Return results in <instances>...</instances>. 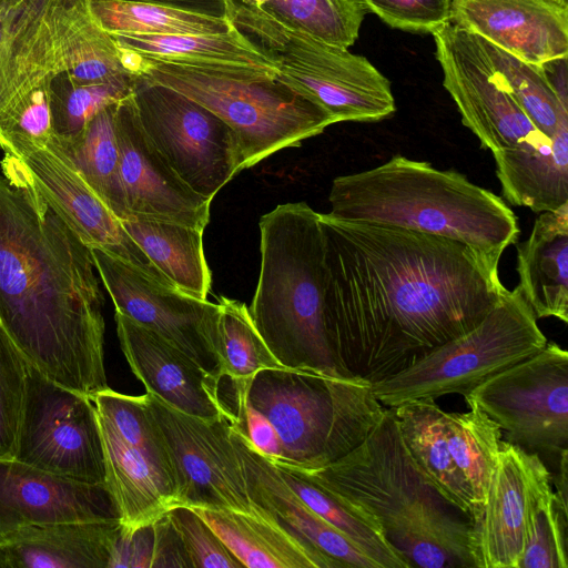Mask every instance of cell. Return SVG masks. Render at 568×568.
Instances as JSON below:
<instances>
[{
	"label": "cell",
	"mask_w": 568,
	"mask_h": 568,
	"mask_svg": "<svg viewBox=\"0 0 568 568\" xmlns=\"http://www.w3.org/2000/svg\"><path fill=\"white\" fill-rule=\"evenodd\" d=\"M336 369L372 384L476 327L506 290L465 244L320 213Z\"/></svg>",
	"instance_id": "obj_1"
},
{
	"label": "cell",
	"mask_w": 568,
	"mask_h": 568,
	"mask_svg": "<svg viewBox=\"0 0 568 568\" xmlns=\"http://www.w3.org/2000/svg\"><path fill=\"white\" fill-rule=\"evenodd\" d=\"M88 247L33 183L0 162V318L26 362L92 396L108 388L103 295Z\"/></svg>",
	"instance_id": "obj_2"
},
{
	"label": "cell",
	"mask_w": 568,
	"mask_h": 568,
	"mask_svg": "<svg viewBox=\"0 0 568 568\" xmlns=\"http://www.w3.org/2000/svg\"><path fill=\"white\" fill-rule=\"evenodd\" d=\"M295 469L373 519L410 567H474L471 521L425 479L392 408L348 454L321 468Z\"/></svg>",
	"instance_id": "obj_3"
},
{
	"label": "cell",
	"mask_w": 568,
	"mask_h": 568,
	"mask_svg": "<svg viewBox=\"0 0 568 568\" xmlns=\"http://www.w3.org/2000/svg\"><path fill=\"white\" fill-rule=\"evenodd\" d=\"M329 215L447 237L468 246L498 273L516 244L518 220L506 202L455 170L395 155L385 163L333 180Z\"/></svg>",
	"instance_id": "obj_4"
},
{
	"label": "cell",
	"mask_w": 568,
	"mask_h": 568,
	"mask_svg": "<svg viewBox=\"0 0 568 568\" xmlns=\"http://www.w3.org/2000/svg\"><path fill=\"white\" fill-rule=\"evenodd\" d=\"M261 265L248 307L275 358L291 369L338 374L325 321V245L320 213L305 202L260 220Z\"/></svg>",
	"instance_id": "obj_5"
},
{
	"label": "cell",
	"mask_w": 568,
	"mask_h": 568,
	"mask_svg": "<svg viewBox=\"0 0 568 568\" xmlns=\"http://www.w3.org/2000/svg\"><path fill=\"white\" fill-rule=\"evenodd\" d=\"M222 385L242 396L273 425L281 458L298 469L324 467L358 446L383 416L373 384L361 377L270 368L241 384Z\"/></svg>",
	"instance_id": "obj_6"
},
{
	"label": "cell",
	"mask_w": 568,
	"mask_h": 568,
	"mask_svg": "<svg viewBox=\"0 0 568 568\" xmlns=\"http://www.w3.org/2000/svg\"><path fill=\"white\" fill-rule=\"evenodd\" d=\"M122 50L133 74L173 88L220 116L237 136L242 170L335 123L274 70L178 64Z\"/></svg>",
	"instance_id": "obj_7"
},
{
	"label": "cell",
	"mask_w": 568,
	"mask_h": 568,
	"mask_svg": "<svg viewBox=\"0 0 568 568\" xmlns=\"http://www.w3.org/2000/svg\"><path fill=\"white\" fill-rule=\"evenodd\" d=\"M229 21L286 84L335 123L375 122L396 110L390 83L365 57L292 30L261 9L232 0Z\"/></svg>",
	"instance_id": "obj_8"
},
{
	"label": "cell",
	"mask_w": 568,
	"mask_h": 568,
	"mask_svg": "<svg viewBox=\"0 0 568 568\" xmlns=\"http://www.w3.org/2000/svg\"><path fill=\"white\" fill-rule=\"evenodd\" d=\"M546 344L534 312L516 286L503 292L476 327L414 365L374 383L373 392L389 408L449 394L465 397L493 375L538 353Z\"/></svg>",
	"instance_id": "obj_9"
},
{
	"label": "cell",
	"mask_w": 568,
	"mask_h": 568,
	"mask_svg": "<svg viewBox=\"0 0 568 568\" xmlns=\"http://www.w3.org/2000/svg\"><path fill=\"white\" fill-rule=\"evenodd\" d=\"M103 448L105 485L120 524L132 530L149 525L179 504L175 467L145 394L110 387L91 396Z\"/></svg>",
	"instance_id": "obj_10"
},
{
	"label": "cell",
	"mask_w": 568,
	"mask_h": 568,
	"mask_svg": "<svg viewBox=\"0 0 568 568\" xmlns=\"http://www.w3.org/2000/svg\"><path fill=\"white\" fill-rule=\"evenodd\" d=\"M132 95L144 133L196 194L212 201L242 171L237 136L214 112L142 75Z\"/></svg>",
	"instance_id": "obj_11"
},
{
	"label": "cell",
	"mask_w": 568,
	"mask_h": 568,
	"mask_svg": "<svg viewBox=\"0 0 568 568\" xmlns=\"http://www.w3.org/2000/svg\"><path fill=\"white\" fill-rule=\"evenodd\" d=\"M464 398L506 433L507 443L557 457L568 448V353L554 342Z\"/></svg>",
	"instance_id": "obj_12"
},
{
	"label": "cell",
	"mask_w": 568,
	"mask_h": 568,
	"mask_svg": "<svg viewBox=\"0 0 568 568\" xmlns=\"http://www.w3.org/2000/svg\"><path fill=\"white\" fill-rule=\"evenodd\" d=\"M443 85L465 126L491 153L538 150L552 139L539 131L493 65L479 38L448 22L433 33Z\"/></svg>",
	"instance_id": "obj_13"
},
{
	"label": "cell",
	"mask_w": 568,
	"mask_h": 568,
	"mask_svg": "<svg viewBox=\"0 0 568 568\" xmlns=\"http://www.w3.org/2000/svg\"><path fill=\"white\" fill-rule=\"evenodd\" d=\"M14 459L69 479L105 484L91 397L53 383L29 365Z\"/></svg>",
	"instance_id": "obj_14"
},
{
	"label": "cell",
	"mask_w": 568,
	"mask_h": 568,
	"mask_svg": "<svg viewBox=\"0 0 568 568\" xmlns=\"http://www.w3.org/2000/svg\"><path fill=\"white\" fill-rule=\"evenodd\" d=\"M145 399L175 467L178 506L256 514L232 440L231 419L191 416L150 393H145Z\"/></svg>",
	"instance_id": "obj_15"
},
{
	"label": "cell",
	"mask_w": 568,
	"mask_h": 568,
	"mask_svg": "<svg viewBox=\"0 0 568 568\" xmlns=\"http://www.w3.org/2000/svg\"><path fill=\"white\" fill-rule=\"evenodd\" d=\"M0 150L26 165L40 193L88 247L112 254L173 287L88 185L54 133L47 142L0 133Z\"/></svg>",
	"instance_id": "obj_16"
},
{
	"label": "cell",
	"mask_w": 568,
	"mask_h": 568,
	"mask_svg": "<svg viewBox=\"0 0 568 568\" xmlns=\"http://www.w3.org/2000/svg\"><path fill=\"white\" fill-rule=\"evenodd\" d=\"M91 254L116 312L159 334L216 377L219 304L162 284L100 248H91Z\"/></svg>",
	"instance_id": "obj_17"
},
{
	"label": "cell",
	"mask_w": 568,
	"mask_h": 568,
	"mask_svg": "<svg viewBox=\"0 0 568 568\" xmlns=\"http://www.w3.org/2000/svg\"><path fill=\"white\" fill-rule=\"evenodd\" d=\"M91 18L88 0H21L0 10V118L61 71L64 45Z\"/></svg>",
	"instance_id": "obj_18"
},
{
	"label": "cell",
	"mask_w": 568,
	"mask_h": 568,
	"mask_svg": "<svg viewBox=\"0 0 568 568\" xmlns=\"http://www.w3.org/2000/svg\"><path fill=\"white\" fill-rule=\"evenodd\" d=\"M115 131L130 217L174 222L204 231L211 201L191 190L149 140L132 93L116 104Z\"/></svg>",
	"instance_id": "obj_19"
},
{
	"label": "cell",
	"mask_w": 568,
	"mask_h": 568,
	"mask_svg": "<svg viewBox=\"0 0 568 568\" xmlns=\"http://www.w3.org/2000/svg\"><path fill=\"white\" fill-rule=\"evenodd\" d=\"M550 474L537 453L501 440L479 520L471 525L476 568H518L534 490Z\"/></svg>",
	"instance_id": "obj_20"
},
{
	"label": "cell",
	"mask_w": 568,
	"mask_h": 568,
	"mask_svg": "<svg viewBox=\"0 0 568 568\" xmlns=\"http://www.w3.org/2000/svg\"><path fill=\"white\" fill-rule=\"evenodd\" d=\"M120 519L105 484L61 477L0 459V534L41 524Z\"/></svg>",
	"instance_id": "obj_21"
},
{
	"label": "cell",
	"mask_w": 568,
	"mask_h": 568,
	"mask_svg": "<svg viewBox=\"0 0 568 568\" xmlns=\"http://www.w3.org/2000/svg\"><path fill=\"white\" fill-rule=\"evenodd\" d=\"M450 22L532 64L567 58L566 0H452Z\"/></svg>",
	"instance_id": "obj_22"
},
{
	"label": "cell",
	"mask_w": 568,
	"mask_h": 568,
	"mask_svg": "<svg viewBox=\"0 0 568 568\" xmlns=\"http://www.w3.org/2000/svg\"><path fill=\"white\" fill-rule=\"evenodd\" d=\"M114 318L123 355L146 393L191 416L231 419L215 376L153 331L116 311Z\"/></svg>",
	"instance_id": "obj_23"
},
{
	"label": "cell",
	"mask_w": 568,
	"mask_h": 568,
	"mask_svg": "<svg viewBox=\"0 0 568 568\" xmlns=\"http://www.w3.org/2000/svg\"><path fill=\"white\" fill-rule=\"evenodd\" d=\"M231 436L242 460L248 497L256 510L336 561L341 568H378L343 534L308 508L284 483L275 465L233 426Z\"/></svg>",
	"instance_id": "obj_24"
},
{
	"label": "cell",
	"mask_w": 568,
	"mask_h": 568,
	"mask_svg": "<svg viewBox=\"0 0 568 568\" xmlns=\"http://www.w3.org/2000/svg\"><path fill=\"white\" fill-rule=\"evenodd\" d=\"M120 519L41 524L0 534V568H108Z\"/></svg>",
	"instance_id": "obj_25"
},
{
	"label": "cell",
	"mask_w": 568,
	"mask_h": 568,
	"mask_svg": "<svg viewBox=\"0 0 568 568\" xmlns=\"http://www.w3.org/2000/svg\"><path fill=\"white\" fill-rule=\"evenodd\" d=\"M519 288L536 318L568 322V203L541 212L517 244Z\"/></svg>",
	"instance_id": "obj_26"
},
{
	"label": "cell",
	"mask_w": 568,
	"mask_h": 568,
	"mask_svg": "<svg viewBox=\"0 0 568 568\" xmlns=\"http://www.w3.org/2000/svg\"><path fill=\"white\" fill-rule=\"evenodd\" d=\"M248 568H341L273 519L232 509L192 508Z\"/></svg>",
	"instance_id": "obj_27"
},
{
	"label": "cell",
	"mask_w": 568,
	"mask_h": 568,
	"mask_svg": "<svg viewBox=\"0 0 568 568\" xmlns=\"http://www.w3.org/2000/svg\"><path fill=\"white\" fill-rule=\"evenodd\" d=\"M392 409L408 453L425 479L471 521V495L448 445L445 410L435 399L408 400Z\"/></svg>",
	"instance_id": "obj_28"
},
{
	"label": "cell",
	"mask_w": 568,
	"mask_h": 568,
	"mask_svg": "<svg viewBox=\"0 0 568 568\" xmlns=\"http://www.w3.org/2000/svg\"><path fill=\"white\" fill-rule=\"evenodd\" d=\"M493 156L509 204L541 213L568 203V124L538 150L500 151Z\"/></svg>",
	"instance_id": "obj_29"
},
{
	"label": "cell",
	"mask_w": 568,
	"mask_h": 568,
	"mask_svg": "<svg viewBox=\"0 0 568 568\" xmlns=\"http://www.w3.org/2000/svg\"><path fill=\"white\" fill-rule=\"evenodd\" d=\"M125 231L158 271L178 290L201 300L211 291L203 230L166 221L130 217Z\"/></svg>",
	"instance_id": "obj_30"
},
{
	"label": "cell",
	"mask_w": 568,
	"mask_h": 568,
	"mask_svg": "<svg viewBox=\"0 0 568 568\" xmlns=\"http://www.w3.org/2000/svg\"><path fill=\"white\" fill-rule=\"evenodd\" d=\"M111 36L120 47L163 62L275 71L272 63L234 29L211 36Z\"/></svg>",
	"instance_id": "obj_31"
},
{
	"label": "cell",
	"mask_w": 568,
	"mask_h": 568,
	"mask_svg": "<svg viewBox=\"0 0 568 568\" xmlns=\"http://www.w3.org/2000/svg\"><path fill=\"white\" fill-rule=\"evenodd\" d=\"M119 101L99 111L75 135L54 136L92 191L120 220H126L130 213L120 176L115 131Z\"/></svg>",
	"instance_id": "obj_32"
},
{
	"label": "cell",
	"mask_w": 568,
	"mask_h": 568,
	"mask_svg": "<svg viewBox=\"0 0 568 568\" xmlns=\"http://www.w3.org/2000/svg\"><path fill=\"white\" fill-rule=\"evenodd\" d=\"M275 467L288 488L308 508L343 534L378 568H410L386 540L379 526L363 511L318 486L297 469L282 465Z\"/></svg>",
	"instance_id": "obj_33"
},
{
	"label": "cell",
	"mask_w": 568,
	"mask_h": 568,
	"mask_svg": "<svg viewBox=\"0 0 568 568\" xmlns=\"http://www.w3.org/2000/svg\"><path fill=\"white\" fill-rule=\"evenodd\" d=\"M466 413L445 412V430L454 462L473 500L471 525L483 513L501 445V430L483 410L469 405Z\"/></svg>",
	"instance_id": "obj_34"
},
{
	"label": "cell",
	"mask_w": 568,
	"mask_h": 568,
	"mask_svg": "<svg viewBox=\"0 0 568 568\" xmlns=\"http://www.w3.org/2000/svg\"><path fill=\"white\" fill-rule=\"evenodd\" d=\"M92 19L110 34L211 36L229 33V19L170 7L88 0Z\"/></svg>",
	"instance_id": "obj_35"
},
{
	"label": "cell",
	"mask_w": 568,
	"mask_h": 568,
	"mask_svg": "<svg viewBox=\"0 0 568 568\" xmlns=\"http://www.w3.org/2000/svg\"><path fill=\"white\" fill-rule=\"evenodd\" d=\"M216 377L234 384L247 382L258 371L284 368L256 329L248 307L222 296L219 302Z\"/></svg>",
	"instance_id": "obj_36"
},
{
	"label": "cell",
	"mask_w": 568,
	"mask_h": 568,
	"mask_svg": "<svg viewBox=\"0 0 568 568\" xmlns=\"http://www.w3.org/2000/svg\"><path fill=\"white\" fill-rule=\"evenodd\" d=\"M479 40L518 104L536 128L552 139L562 125L568 124V104L551 85L542 65L523 61L481 38Z\"/></svg>",
	"instance_id": "obj_37"
},
{
	"label": "cell",
	"mask_w": 568,
	"mask_h": 568,
	"mask_svg": "<svg viewBox=\"0 0 568 568\" xmlns=\"http://www.w3.org/2000/svg\"><path fill=\"white\" fill-rule=\"evenodd\" d=\"M261 10L292 30L345 49L368 13L363 0H274Z\"/></svg>",
	"instance_id": "obj_38"
},
{
	"label": "cell",
	"mask_w": 568,
	"mask_h": 568,
	"mask_svg": "<svg viewBox=\"0 0 568 568\" xmlns=\"http://www.w3.org/2000/svg\"><path fill=\"white\" fill-rule=\"evenodd\" d=\"M135 74L110 82L80 84L65 71L53 74L49 82L52 128L55 135L70 138L79 133L103 108L130 95Z\"/></svg>",
	"instance_id": "obj_39"
},
{
	"label": "cell",
	"mask_w": 568,
	"mask_h": 568,
	"mask_svg": "<svg viewBox=\"0 0 568 568\" xmlns=\"http://www.w3.org/2000/svg\"><path fill=\"white\" fill-rule=\"evenodd\" d=\"M567 519L568 513L560 507L548 474L532 494L518 568H567Z\"/></svg>",
	"instance_id": "obj_40"
},
{
	"label": "cell",
	"mask_w": 568,
	"mask_h": 568,
	"mask_svg": "<svg viewBox=\"0 0 568 568\" xmlns=\"http://www.w3.org/2000/svg\"><path fill=\"white\" fill-rule=\"evenodd\" d=\"M60 69L80 84L104 83L133 74L124 63L121 47L92 18L64 45Z\"/></svg>",
	"instance_id": "obj_41"
},
{
	"label": "cell",
	"mask_w": 568,
	"mask_h": 568,
	"mask_svg": "<svg viewBox=\"0 0 568 568\" xmlns=\"http://www.w3.org/2000/svg\"><path fill=\"white\" fill-rule=\"evenodd\" d=\"M29 364L0 323V459L16 456Z\"/></svg>",
	"instance_id": "obj_42"
},
{
	"label": "cell",
	"mask_w": 568,
	"mask_h": 568,
	"mask_svg": "<svg viewBox=\"0 0 568 568\" xmlns=\"http://www.w3.org/2000/svg\"><path fill=\"white\" fill-rule=\"evenodd\" d=\"M193 568H243L216 532L190 507L175 506L168 513Z\"/></svg>",
	"instance_id": "obj_43"
},
{
	"label": "cell",
	"mask_w": 568,
	"mask_h": 568,
	"mask_svg": "<svg viewBox=\"0 0 568 568\" xmlns=\"http://www.w3.org/2000/svg\"><path fill=\"white\" fill-rule=\"evenodd\" d=\"M368 12L392 28L433 33L450 22L452 0H363Z\"/></svg>",
	"instance_id": "obj_44"
},
{
	"label": "cell",
	"mask_w": 568,
	"mask_h": 568,
	"mask_svg": "<svg viewBox=\"0 0 568 568\" xmlns=\"http://www.w3.org/2000/svg\"><path fill=\"white\" fill-rule=\"evenodd\" d=\"M44 78L17 100L0 118V133L47 142L53 135L49 82Z\"/></svg>",
	"instance_id": "obj_45"
},
{
	"label": "cell",
	"mask_w": 568,
	"mask_h": 568,
	"mask_svg": "<svg viewBox=\"0 0 568 568\" xmlns=\"http://www.w3.org/2000/svg\"><path fill=\"white\" fill-rule=\"evenodd\" d=\"M154 548L152 567H191L182 540L168 514L153 521Z\"/></svg>",
	"instance_id": "obj_46"
},
{
	"label": "cell",
	"mask_w": 568,
	"mask_h": 568,
	"mask_svg": "<svg viewBox=\"0 0 568 568\" xmlns=\"http://www.w3.org/2000/svg\"><path fill=\"white\" fill-rule=\"evenodd\" d=\"M175 8L217 18L229 17L232 0H106Z\"/></svg>",
	"instance_id": "obj_47"
},
{
	"label": "cell",
	"mask_w": 568,
	"mask_h": 568,
	"mask_svg": "<svg viewBox=\"0 0 568 568\" xmlns=\"http://www.w3.org/2000/svg\"><path fill=\"white\" fill-rule=\"evenodd\" d=\"M568 473V448L564 449L560 453L559 456V468L557 475L554 477V485H555V496L560 505V507L564 509V511L568 513L567 509V476Z\"/></svg>",
	"instance_id": "obj_48"
},
{
	"label": "cell",
	"mask_w": 568,
	"mask_h": 568,
	"mask_svg": "<svg viewBox=\"0 0 568 568\" xmlns=\"http://www.w3.org/2000/svg\"><path fill=\"white\" fill-rule=\"evenodd\" d=\"M239 1L242 2L245 6L261 9L265 4H267L268 2H272L274 0H239Z\"/></svg>",
	"instance_id": "obj_49"
},
{
	"label": "cell",
	"mask_w": 568,
	"mask_h": 568,
	"mask_svg": "<svg viewBox=\"0 0 568 568\" xmlns=\"http://www.w3.org/2000/svg\"><path fill=\"white\" fill-rule=\"evenodd\" d=\"M21 0H0V10L4 8H10L20 2Z\"/></svg>",
	"instance_id": "obj_50"
},
{
	"label": "cell",
	"mask_w": 568,
	"mask_h": 568,
	"mask_svg": "<svg viewBox=\"0 0 568 568\" xmlns=\"http://www.w3.org/2000/svg\"><path fill=\"white\" fill-rule=\"evenodd\" d=\"M0 323L2 324L1 318H0Z\"/></svg>",
	"instance_id": "obj_51"
},
{
	"label": "cell",
	"mask_w": 568,
	"mask_h": 568,
	"mask_svg": "<svg viewBox=\"0 0 568 568\" xmlns=\"http://www.w3.org/2000/svg\"><path fill=\"white\" fill-rule=\"evenodd\" d=\"M567 1V0H566Z\"/></svg>",
	"instance_id": "obj_52"
}]
</instances>
